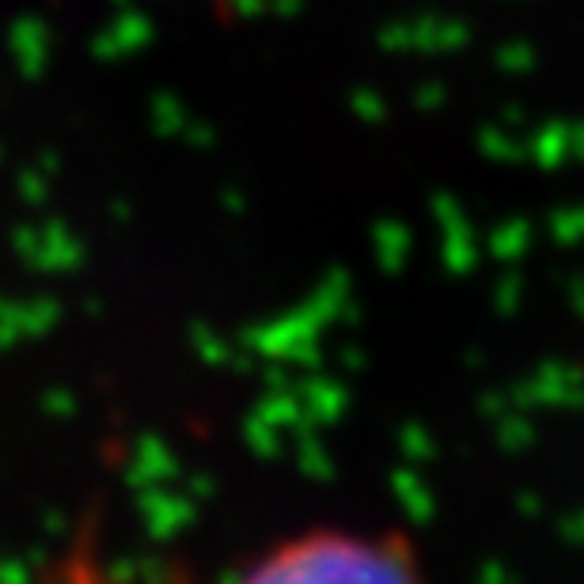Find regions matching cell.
<instances>
[{
    "label": "cell",
    "instance_id": "cell-1",
    "mask_svg": "<svg viewBox=\"0 0 584 584\" xmlns=\"http://www.w3.org/2000/svg\"><path fill=\"white\" fill-rule=\"evenodd\" d=\"M228 584H433L418 543L398 527L319 524L270 543Z\"/></svg>",
    "mask_w": 584,
    "mask_h": 584
},
{
    "label": "cell",
    "instance_id": "cell-2",
    "mask_svg": "<svg viewBox=\"0 0 584 584\" xmlns=\"http://www.w3.org/2000/svg\"><path fill=\"white\" fill-rule=\"evenodd\" d=\"M46 584H107L103 581V558L95 547L92 524H84L76 532V539L69 543V550L61 555V562L50 570Z\"/></svg>",
    "mask_w": 584,
    "mask_h": 584
}]
</instances>
